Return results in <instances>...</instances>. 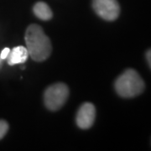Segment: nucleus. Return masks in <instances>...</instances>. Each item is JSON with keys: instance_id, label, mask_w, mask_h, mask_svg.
Instances as JSON below:
<instances>
[{"instance_id": "obj_8", "label": "nucleus", "mask_w": 151, "mask_h": 151, "mask_svg": "<svg viewBox=\"0 0 151 151\" xmlns=\"http://www.w3.org/2000/svg\"><path fill=\"white\" fill-rule=\"evenodd\" d=\"M9 130V124L4 120H0V139H3Z\"/></svg>"}, {"instance_id": "obj_11", "label": "nucleus", "mask_w": 151, "mask_h": 151, "mask_svg": "<svg viewBox=\"0 0 151 151\" xmlns=\"http://www.w3.org/2000/svg\"><path fill=\"white\" fill-rule=\"evenodd\" d=\"M0 59H1V58H0ZM0 64H1V60H0Z\"/></svg>"}, {"instance_id": "obj_5", "label": "nucleus", "mask_w": 151, "mask_h": 151, "mask_svg": "<svg viewBox=\"0 0 151 151\" xmlns=\"http://www.w3.org/2000/svg\"><path fill=\"white\" fill-rule=\"evenodd\" d=\"M96 119V108L91 103H85L79 108L76 114V124L81 129L91 128Z\"/></svg>"}, {"instance_id": "obj_7", "label": "nucleus", "mask_w": 151, "mask_h": 151, "mask_svg": "<svg viewBox=\"0 0 151 151\" xmlns=\"http://www.w3.org/2000/svg\"><path fill=\"white\" fill-rule=\"evenodd\" d=\"M33 10L35 16L45 21L50 20L53 16V13L50 8L44 2H38L37 4H35Z\"/></svg>"}, {"instance_id": "obj_9", "label": "nucleus", "mask_w": 151, "mask_h": 151, "mask_svg": "<svg viewBox=\"0 0 151 151\" xmlns=\"http://www.w3.org/2000/svg\"><path fill=\"white\" fill-rule=\"evenodd\" d=\"M9 52H10V50L9 48H4L3 50H2V52H1V54H0V58L1 60H4L7 59V57H8V55L9 54Z\"/></svg>"}, {"instance_id": "obj_1", "label": "nucleus", "mask_w": 151, "mask_h": 151, "mask_svg": "<svg viewBox=\"0 0 151 151\" xmlns=\"http://www.w3.org/2000/svg\"><path fill=\"white\" fill-rule=\"evenodd\" d=\"M25 43L29 55L37 62L44 61L52 51V45L43 29L38 24H30L25 32Z\"/></svg>"}, {"instance_id": "obj_4", "label": "nucleus", "mask_w": 151, "mask_h": 151, "mask_svg": "<svg viewBox=\"0 0 151 151\" xmlns=\"http://www.w3.org/2000/svg\"><path fill=\"white\" fill-rule=\"evenodd\" d=\"M92 7L98 16L108 21L115 20L120 14L117 0H93Z\"/></svg>"}, {"instance_id": "obj_10", "label": "nucleus", "mask_w": 151, "mask_h": 151, "mask_svg": "<svg viewBox=\"0 0 151 151\" xmlns=\"http://www.w3.org/2000/svg\"><path fill=\"white\" fill-rule=\"evenodd\" d=\"M146 60H147V62L150 65V67L151 68V49H150L147 52H146Z\"/></svg>"}, {"instance_id": "obj_2", "label": "nucleus", "mask_w": 151, "mask_h": 151, "mask_svg": "<svg viewBox=\"0 0 151 151\" xmlns=\"http://www.w3.org/2000/svg\"><path fill=\"white\" fill-rule=\"evenodd\" d=\"M115 90L120 97L130 98L141 94L145 90V81L134 69H128L115 81Z\"/></svg>"}, {"instance_id": "obj_6", "label": "nucleus", "mask_w": 151, "mask_h": 151, "mask_svg": "<svg viewBox=\"0 0 151 151\" xmlns=\"http://www.w3.org/2000/svg\"><path fill=\"white\" fill-rule=\"evenodd\" d=\"M29 57V52L26 47L22 45L14 47L10 50L9 54L8 55V64L10 65H16V64H22L27 60Z\"/></svg>"}, {"instance_id": "obj_3", "label": "nucleus", "mask_w": 151, "mask_h": 151, "mask_svg": "<svg viewBox=\"0 0 151 151\" xmlns=\"http://www.w3.org/2000/svg\"><path fill=\"white\" fill-rule=\"evenodd\" d=\"M69 88L64 83H55L47 87L44 93L45 107L50 111H57L67 101Z\"/></svg>"}]
</instances>
